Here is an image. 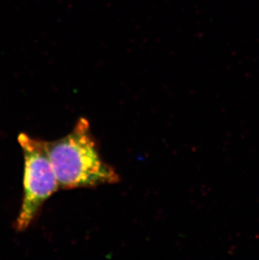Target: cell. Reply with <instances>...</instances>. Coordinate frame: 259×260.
Instances as JSON below:
<instances>
[{"label":"cell","mask_w":259,"mask_h":260,"mask_svg":"<svg viewBox=\"0 0 259 260\" xmlns=\"http://www.w3.org/2000/svg\"><path fill=\"white\" fill-rule=\"evenodd\" d=\"M45 147L60 189L95 188L117 184L120 176L104 161L85 118L63 138L45 142Z\"/></svg>","instance_id":"obj_1"},{"label":"cell","mask_w":259,"mask_h":260,"mask_svg":"<svg viewBox=\"0 0 259 260\" xmlns=\"http://www.w3.org/2000/svg\"><path fill=\"white\" fill-rule=\"evenodd\" d=\"M18 142L24 156L22 203L15 220V230L24 232L39 216L42 206L60 189L44 141L20 133Z\"/></svg>","instance_id":"obj_2"}]
</instances>
